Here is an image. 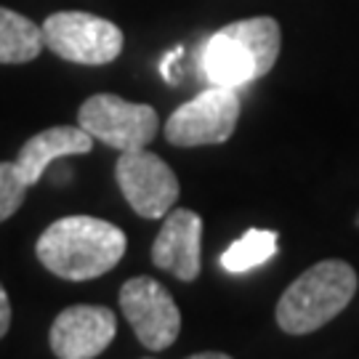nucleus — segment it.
<instances>
[{
    "mask_svg": "<svg viewBox=\"0 0 359 359\" xmlns=\"http://www.w3.org/2000/svg\"><path fill=\"white\" fill-rule=\"evenodd\" d=\"M126 231L93 216L53 221L35 243L40 264L67 283H88L112 271L126 256Z\"/></svg>",
    "mask_w": 359,
    "mask_h": 359,
    "instance_id": "nucleus-1",
    "label": "nucleus"
},
{
    "mask_svg": "<svg viewBox=\"0 0 359 359\" xmlns=\"http://www.w3.org/2000/svg\"><path fill=\"white\" fill-rule=\"evenodd\" d=\"M283 32L271 16H253L221 27L203 48V75L210 86L243 88L264 77L280 59Z\"/></svg>",
    "mask_w": 359,
    "mask_h": 359,
    "instance_id": "nucleus-2",
    "label": "nucleus"
},
{
    "mask_svg": "<svg viewBox=\"0 0 359 359\" xmlns=\"http://www.w3.org/2000/svg\"><path fill=\"white\" fill-rule=\"evenodd\" d=\"M357 293V271L346 261L327 258L309 266L283 293L277 325L287 335H306L335 320Z\"/></svg>",
    "mask_w": 359,
    "mask_h": 359,
    "instance_id": "nucleus-3",
    "label": "nucleus"
},
{
    "mask_svg": "<svg viewBox=\"0 0 359 359\" xmlns=\"http://www.w3.org/2000/svg\"><path fill=\"white\" fill-rule=\"evenodd\" d=\"M77 126L117 152L147 149L160 130V117L149 104L126 102L115 93H96L77 109Z\"/></svg>",
    "mask_w": 359,
    "mask_h": 359,
    "instance_id": "nucleus-4",
    "label": "nucleus"
},
{
    "mask_svg": "<svg viewBox=\"0 0 359 359\" xmlns=\"http://www.w3.org/2000/svg\"><path fill=\"white\" fill-rule=\"evenodd\" d=\"M46 48L72 65H109L123 51V32L109 19L86 11H59L43 22Z\"/></svg>",
    "mask_w": 359,
    "mask_h": 359,
    "instance_id": "nucleus-5",
    "label": "nucleus"
},
{
    "mask_svg": "<svg viewBox=\"0 0 359 359\" xmlns=\"http://www.w3.org/2000/svg\"><path fill=\"white\" fill-rule=\"evenodd\" d=\"M240 120L237 88L210 86L197 93L192 102L181 104L165 123V139L173 147H210L231 139Z\"/></svg>",
    "mask_w": 359,
    "mask_h": 359,
    "instance_id": "nucleus-6",
    "label": "nucleus"
},
{
    "mask_svg": "<svg viewBox=\"0 0 359 359\" xmlns=\"http://www.w3.org/2000/svg\"><path fill=\"white\" fill-rule=\"evenodd\" d=\"M115 176L123 197L142 218H165L179 200L176 173L154 152H123L117 157Z\"/></svg>",
    "mask_w": 359,
    "mask_h": 359,
    "instance_id": "nucleus-7",
    "label": "nucleus"
},
{
    "mask_svg": "<svg viewBox=\"0 0 359 359\" xmlns=\"http://www.w3.org/2000/svg\"><path fill=\"white\" fill-rule=\"evenodd\" d=\"M120 309L149 351L173 346L181 333V311L163 285L152 277H130L120 287Z\"/></svg>",
    "mask_w": 359,
    "mask_h": 359,
    "instance_id": "nucleus-8",
    "label": "nucleus"
},
{
    "mask_svg": "<svg viewBox=\"0 0 359 359\" xmlns=\"http://www.w3.org/2000/svg\"><path fill=\"white\" fill-rule=\"evenodd\" d=\"M117 335V317L107 306H77L65 309L48 330L51 351L59 359H96Z\"/></svg>",
    "mask_w": 359,
    "mask_h": 359,
    "instance_id": "nucleus-9",
    "label": "nucleus"
},
{
    "mask_svg": "<svg viewBox=\"0 0 359 359\" xmlns=\"http://www.w3.org/2000/svg\"><path fill=\"white\" fill-rule=\"evenodd\" d=\"M203 218L189 208H173L152 243V264L181 283H194L203 269Z\"/></svg>",
    "mask_w": 359,
    "mask_h": 359,
    "instance_id": "nucleus-10",
    "label": "nucleus"
},
{
    "mask_svg": "<svg viewBox=\"0 0 359 359\" xmlns=\"http://www.w3.org/2000/svg\"><path fill=\"white\" fill-rule=\"evenodd\" d=\"M93 149V136L80 126H53L35 133L32 139H27L25 147L19 149V157L13 160L27 187L38 184L46 173V168L59 157L69 154H88Z\"/></svg>",
    "mask_w": 359,
    "mask_h": 359,
    "instance_id": "nucleus-11",
    "label": "nucleus"
},
{
    "mask_svg": "<svg viewBox=\"0 0 359 359\" xmlns=\"http://www.w3.org/2000/svg\"><path fill=\"white\" fill-rule=\"evenodd\" d=\"M43 27L0 6V65H27L43 51Z\"/></svg>",
    "mask_w": 359,
    "mask_h": 359,
    "instance_id": "nucleus-12",
    "label": "nucleus"
},
{
    "mask_svg": "<svg viewBox=\"0 0 359 359\" xmlns=\"http://www.w3.org/2000/svg\"><path fill=\"white\" fill-rule=\"evenodd\" d=\"M271 256H277V231L269 229H248L221 253V266L231 274H245L266 264Z\"/></svg>",
    "mask_w": 359,
    "mask_h": 359,
    "instance_id": "nucleus-13",
    "label": "nucleus"
},
{
    "mask_svg": "<svg viewBox=\"0 0 359 359\" xmlns=\"http://www.w3.org/2000/svg\"><path fill=\"white\" fill-rule=\"evenodd\" d=\"M27 181L22 179L16 163H0V224L22 208L27 197Z\"/></svg>",
    "mask_w": 359,
    "mask_h": 359,
    "instance_id": "nucleus-14",
    "label": "nucleus"
},
{
    "mask_svg": "<svg viewBox=\"0 0 359 359\" xmlns=\"http://www.w3.org/2000/svg\"><path fill=\"white\" fill-rule=\"evenodd\" d=\"M11 327V301H8V293L0 283V338L8 333Z\"/></svg>",
    "mask_w": 359,
    "mask_h": 359,
    "instance_id": "nucleus-15",
    "label": "nucleus"
},
{
    "mask_svg": "<svg viewBox=\"0 0 359 359\" xmlns=\"http://www.w3.org/2000/svg\"><path fill=\"white\" fill-rule=\"evenodd\" d=\"M187 359H231L229 354H221V351H200V354H192Z\"/></svg>",
    "mask_w": 359,
    "mask_h": 359,
    "instance_id": "nucleus-16",
    "label": "nucleus"
},
{
    "mask_svg": "<svg viewBox=\"0 0 359 359\" xmlns=\"http://www.w3.org/2000/svg\"><path fill=\"white\" fill-rule=\"evenodd\" d=\"M357 224H359V221H357Z\"/></svg>",
    "mask_w": 359,
    "mask_h": 359,
    "instance_id": "nucleus-17",
    "label": "nucleus"
}]
</instances>
